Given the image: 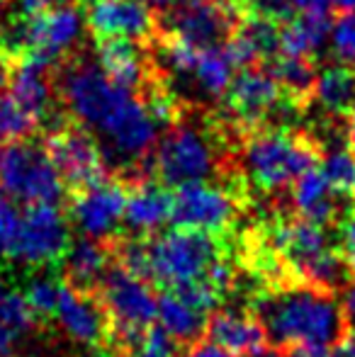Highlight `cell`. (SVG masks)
Returning a JSON list of instances; mask_svg holds the SVG:
<instances>
[{
	"mask_svg": "<svg viewBox=\"0 0 355 357\" xmlns=\"http://www.w3.org/2000/svg\"><path fill=\"white\" fill-rule=\"evenodd\" d=\"M20 219L22 214L17 212L13 202L8 199V195L0 192V255L10 258L15 248V241H17L20 231Z\"/></svg>",
	"mask_w": 355,
	"mask_h": 357,
	"instance_id": "4dcf8cb0",
	"label": "cell"
},
{
	"mask_svg": "<svg viewBox=\"0 0 355 357\" xmlns=\"http://www.w3.org/2000/svg\"><path fill=\"white\" fill-rule=\"evenodd\" d=\"M8 5V0H0V15H3V8Z\"/></svg>",
	"mask_w": 355,
	"mask_h": 357,
	"instance_id": "ee69618b",
	"label": "cell"
},
{
	"mask_svg": "<svg viewBox=\"0 0 355 357\" xmlns=\"http://www.w3.org/2000/svg\"><path fill=\"white\" fill-rule=\"evenodd\" d=\"M71 245V221L59 204H27L20 219L17 241L10 260H20L32 268L56 265Z\"/></svg>",
	"mask_w": 355,
	"mask_h": 357,
	"instance_id": "9c48e42d",
	"label": "cell"
},
{
	"mask_svg": "<svg viewBox=\"0 0 355 357\" xmlns=\"http://www.w3.org/2000/svg\"><path fill=\"white\" fill-rule=\"evenodd\" d=\"M338 248L355 278V209L346 212L338 221Z\"/></svg>",
	"mask_w": 355,
	"mask_h": 357,
	"instance_id": "1f68e13d",
	"label": "cell"
},
{
	"mask_svg": "<svg viewBox=\"0 0 355 357\" xmlns=\"http://www.w3.org/2000/svg\"><path fill=\"white\" fill-rule=\"evenodd\" d=\"M180 343L166 333L161 326H151L144 331V335L127 350L122 357H180Z\"/></svg>",
	"mask_w": 355,
	"mask_h": 357,
	"instance_id": "83f0119b",
	"label": "cell"
},
{
	"mask_svg": "<svg viewBox=\"0 0 355 357\" xmlns=\"http://www.w3.org/2000/svg\"><path fill=\"white\" fill-rule=\"evenodd\" d=\"M168 291H173L180 301H185V304L192 306L195 311H199V314H204V316L212 314V311L219 306V301H222V291L209 282L207 278L180 282L176 287H171Z\"/></svg>",
	"mask_w": 355,
	"mask_h": 357,
	"instance_id": "484cf974",
	"label": "cell"
},
{
	"mask_svg": "<svg viewBox=\"0 0 355 357\" xmlns=\"http://www.w3.org/2000/svg\"><path fill=\"white\" fill-rule=\"evenodd\" d=\"M13 68H15V61L8 56V54L0 52V95L10 88V78H13Z\"/></svg>",
	"mask_w": 355,
	"mask_h": 357,
	"instance_id": "74e56055",
	"label": "cell"
},
{
	"mask_svg": "<svg viewBox=\"0 0 355 357\" xmlns=\"http://www.w3.org/2000/svg\"><path fill=\"white\" fill-rule=\"evenodd\" d=\"M263 66L278 80L285 98L292 100L299 107L309 109V105L314 102V95H317V80H319L317 56L278 54V56H273Z\"/></svg>",
	"mask_w": 355,
	"mask_h": 357,
	"instance_id": "d6986e66",
	"label": "cell"
},
{
	"mask_svg": "<svg viewBox=\"0 0 355 357\" xmlns=\"http://www.w3.org/2000/svg\"><path fill=\"white\" fill-rule=\"evenodd\" d=\"M282 98L278 80L270 75L263 63L248 68H239L232 85L224 93L222 107L236 119L243 132H256L263 129L273 112V107Z\"/></svg>",
	"mask_w": 355,
	"mask_h": 357,
	"instance_id": "7c38bea8",
	"label": "cell"
},
{
	"mask_svg": "<svg viewBox=\"0 0 355 357\" xmlns=\"http://www.w3.org/2000/svg\"><path fill=\"white\" fill-rule=\"evenodd\" d=\"M324 149L302 129H256L243 137L239 168L246 183L268 195L282 192L307 170L322 163Z\"/></svg>",
	"mask_w": 355,
	"mask_h": 357,
	"instance_id": "7a4b0ae2",
	"label": "cell"
},
{
	"mask_svg": "<svg viewBox=\"0 0 355 357\" xmlns=\"http://www.w3.org/2000/svg\"><path fill=\"white\" fill-rule=\"evenodd\" d=\"M319 170L324 173L326 183L338 197L355 202V153L351 144H336L324 151Z\"/></svg>",
	"mask_w": 355,
	"mask_h": 357,
	"instance_id": "cb8c5ba5",
	"label": "cell"
},
{
	"mask_svg": "<svg viewBox=\"0 0 355 357\" xmlns=\"http://www.w3.org/2000/svg\"><path fill=\"white\" fill-rule=\"evenodd\" d=\"M42 139L63 185H66V192L90 188V185L112 175L98 137L83 124H78L73 117L54 132L42 134Z\"/></svg>",
	"mask_w": 355,
	"mask_h": 357,
	"instance_id": "ba28073f",
	"label": "cell"
},
{
	"mask_svg": "<svg viewBox=\"0 0 355 357\" xmlns=\"http://www.w3.org/2000/svg\"><path fill=\"white\" fill-rule=\"evenodd\" d=\"M151 250V282L161 287H176L180 282L204 278L209 265L227 250L222 238L204 231L176 229L149 238Z\"/></svg>",
	"mask_w": 355,
	"mask_h": 357,
	"instance_id": "8992f818",
	"label": "cell"
},
{
	"mask_svg": "<svg viewBox=\"0 0 355 357\" xmlns=\"http://www.w3.org/2000/svg\"><path fill=\"white\" fill-rule=\"evenodd\" d=\"M0 192L24 204H59L66 195L42 134L0 144Z\"/></svg>",
	"mask_w": 355,
	"mask_h": 357,
	"instance_id": "5b68a950",
	"label": "cell"
},
{
	"mask_svg": "<svg viewBox=\"0 0 355 357\" xmlns=\"http://www.w3.org/2000/svg\"><path fill=\"white\" fill-rule=\"evenodd\" d=\"M56 321L73 343L88 345L95 350H107L112 321L95 289H78V287L63 282L61 291H59Z\"/></svg>",
	"mask_w": 355,
	"mask_h": 357,
	"instance_id": "4fadbf2b",
	"label": "cell"
},
{
	"mask_svg": "<svg viewBox=\"0 0 355 357\" xmlns=\"http://www.w3.org/2000/svg\"><path fill=\"white\" fill-rule=\"evenodd\" d=\"M17 335H15V331L10 328L8 324H5L3 314H0V357H10L13 355V348L15 343H17Z\"/></svg>",
	"mask_w": 355,
	"mask_h": 357,
	"instance_id": "8d00e7d4",
	"label": "cell"
},
{
	"mask_svg": "<svg viewBox=\"0 0 355 357\" xmlns=\"http://www.w3.org/2000/svg\"><path fill=\"white\" fill-rule=\"evenodd\" d=\"M341 309L343 321H346V331H355V278H351V282L343 287Z\"/></svg>",
	"mask_w": 355,
	"mask_h": 357,
	"instance_id": "d590c367",
	"label": "cell"
},
{
	"mask_svg": "<svg viewBox=\"0 0 355 357\" xmlns=\"http://www.w3.org/2000/svg\"><path fill=\"white\" fill-rule=\"evenodd\" d=\"M348 144H351V149L355 153V109L351 112V117H348Z\"/></svg>",
	"mask_w": 355,
	"mask_h": 357,
	"instance_id": "b9f144b4",
	"label": "cell"
},
{
	"mask_svg": "<svg viewBox=\"0 0 355 357\" xmlns=\"http://www.w3.org/2000/svg\"><path fill=\"white\" fill-rule=\"evenodd\" d=\"M10 15H20V17H39V15L49 13L56 5L66 3V0H8Z\"/></svg>",
	"mask_w": 355,
	"mask_h": 357,
	"instance_id": "d6a6232c",
	"label": "cell"
},
{
	"mask_svg": "<svg viewBox=\"0 0 355 357\" xmlns=\"http://www.w3.org/2000/svg\"><path fill=\"white\" fill-rule=\"evenodd\" d=\"M236 5V10L241 13V17H263V20H273L280 27L289 24L297 13H294L292 0H232Z\"/></svg>",
	"mask_w": 355,
	"mask_h": 357,
	"instance_id": "f1b7e54d",
	"label": "cell"
},
{
	"mask_svg": "<svg viewBox=\"0 0 355 357\" xmlns=\"http://www.w3.org/2000/svg\"><path fill=\"white\" fill-rule=\"evenodd\" d=\"M98 296L105 304L112 321V335H109L107 350L112 357H122L144 335V331L151 328L158 316V299L146 280L127 273L112 263L105 270L103 280L98 284Z\"/></svg>",
	"mask_w": 355,
	"mask_h": 357,
	"instance_id": "277c9868",
	"label": "cell"
},
{
	"mask_svg": "<svg viewBox=\"0 0 355 357\" xmlns=\"http://www.w3.org/2000/svg\"><path fill=\"white\" fill-rule=\"evenodd\" d=\"M180 357H236L234 353H229V350H224L222 345L212 343V340H195V343L188 345V350H185Z\"/></svg>",
	"mask_w": 355,
	"mask_h": 357,
	"instance_id": "e575fe53",
	"label": "cell"
},
{
	"mask_svg": "<svg viewBox=\"0 0 355 357\" xmlns=\"http://www.w3.org/2000/svg\"><path fill=\"white\" fill-rule=\"evenodd\" d=\"M59 291H61V284L54 282L52 278H34L32 282L27 284L24 299L32 306V311L37 314L39 321H47V319H52V314H56Z\"/></svg>",
	"mask_w": 355,
	"mask_h": 357,
	"instance_id": "f546056e",
	"label": "cell"
},
{
	"mask_svg": "<svg viewBox=\"0 0 355 357\" xmlns=\"http://www.w3.org/2000/svg\"><path fill=\"white\" fill-rule=\"evenodd\" d=\"M95 59L112 83L142 93L144 85L156 73L151 42H134V39H105L95 42Z\"/></svg>",
	"mask_w": 355,
	"mask_h": 357,
	"instance_id": "5bb4252c",
	"label": "cell"
},
{
	"mask_svg": "<svg viewBox=\"0 0 355 357\" xmlns=\"http://www.w3.org/2000/svg\"><path fill=\"white\" fill-rule=\"evenodd\" d=\"M241 13L232 0H180L156 10V34L178 37L197 49H217L232 39Z\"/></svg>",
	"mask_w": 355,
	"mask_h": 357,
	"instance_id": "52a82bcc",
	"label": "cell"
},
{
	"mask_svg": "<svg viewBox=\"0 0 355 357\" xmlns=\"http://www.w3.org/2000/svg\"><path fill=\"white\" fill-rule=\"evenodd\" d=\"M248 202V183L241 168L232 170L217 185L188 183L180 185L173 195V224L178 229L204 231L224 236L241 216Z\"/></svg>",
	"mask_w": 355,
	"mask_h": 357,
	"instance_id": "3957f363",
	"label": "cell"
},
{
	"mask_svg": "<svg viewBox=\"0 0 355 357\" xmlns=\"http://www.w3.org/2000/svg\"><path fill=\"white\" fill-rule=\"evenodd\" d=\"M5 296V282H3V273H0V299Z\"/></svg>",
	"mask_w": 355,
	"mask_h": 357,
	"instance_id": "7bdbcfd3",
	"label": "cell"
},
{
	"mask_svg": "<svg viewBox=\"0 0 355 357\" xmlns=\"http://www.w3.org/2000/svg\"><path fill=\"white\" fill-rule=\"evenodd\" d=\"M289 197H292L294 214L314 221V224L333 226L343 216L338 195L331 190V185L326 183L319 168H312L304 175H299L289 188Z\"/></svg>",
	"mask_w": 355,
	"mask_h": 357,
	"instance_id": "e0dca14e",
	"label": "cell"
},
{
	"mask_svg": "<svg viewBox=\"0 0 355 357\" xmlns=\"http://www.w3.org/2000/svg\"><path fill=\"white\" fill-rule=\"evenodd\" d=\"M338 357H355V331H346L336 343Z\"/></svg>",
	"mask_w": 355,
	"mask_h": 357,
	"instance_id": "f35d334b",
	"label": "cell"
},
{
	"mask_svg": "<svg viewBox=\"0 0 355 357\" xmlns=\"http://www.w3.org/2000/svg\"><path fill=\"white\" fill-rule=\"evenodd\" d=\"M173 214V195L156 178L129 185L124 204V226L137 236H151Z\"/></svg>",
	"mask_w": 355,
	"mask_h": 357,
	"instance_id": "9a60e30c",
	"label": "cell"
},
{
	"mask_svg": "<svg viewBox=\"0 0 355 357\" xmlns=\"http://www.w3.org/2000/svg\"><path fill=\"white\" fill-rule=\"evenodd\" d=\"M81 8L88 37H93V42H105V39L153 42L158 32L156 10L144 0H88Z\"/></svg>",
	"mask_w": 355,
	"mask_h": 357,
	"instance_id": "8fae6325",
	"label": "cell"
},
{
	"mask_svg": "<svg viewBox=\"0 0 355 357\" xmlns=\"http://www.w3.org/2000/svg\"><path fill=\"white\" fill-rule=\"evenodd\" d=\"M280 357H338L336 345H287V348H280Z\"/></svg>",
	"mask_w": 355,
	"mask_h": 357,
	"instance_id": "836d02e7",
	"label": "cell"
},
{
	"mask_svg": "<svg viewBox=\"0 0 355 357\" xmlns=\"http://www.w3.org/2000/svg\"><path fill=\"white\" fill-rule=\"evenodd\" d=\"M292 5L299 10H331L333 13V0H292Z\"/></svg>",
	"mask_w": 355,
	"mask_h": 357,
	"instance_id": "ab89813d",
	"label": "cell"
},
{
	"mask_svg": "<svg viewBox=\"0 0 355 357\" xmlns=\"http://www.w3.org/2000/svg\"><path fill=\"white\" fill-rule=\"evenodd\" d=\"M248 311L261 321L273 345H336L346 333L341 301L336 291L309 284L304 280H285L261 289Z\"/></svg>",
	"mask_w": 355,
	"mask_h": 357,
	"instance_id": "6da1fadb",
	"label": "cell"
},
{
	"mask_svg": "<svg viewBox=\"0 0 355 357\" xmlns=\"http://www.w3.org/2000/svg\"><path fill=\"white\" fill-rule=\"evenodd\" d=\"M204 338L222 345L224 350H229L236 357H246L248 353L261 348V345L270 343L266 328H263L261 321L251 311L248 314L214 311L207 319V326H204Z\"/></svg>",
	"mask_w": 355,
	"mask_h": 357,
	"instance_id": "2e32d148",
	"label": "cell"
},
{
	"mask_svg": "<svg viewBox=\"0 0 355 357\" xmlns=\"http://www.w3.org/2000/svg\"><path fill=\"white\" fill-rule=\"evenodd\" d=\"M129 185L119 175H107L90 188L68 192V216L83 231V236L109 241L117 236L124 221Z\"/></svg>",
	"mask_w": 355,
	"mask_h": 357,
	"instance_id": "30bf717a",
	"label": "cell"
},
{
	"mask_svg": "<svg viewBox=\"0 0 355 357\" xmlns=\"http://www.w3.org/2000/svg\"><path fill=\"white\" fill-rule=\"evenodd\" d=\"M331 10H302V15L280 29V54L289 56H314L331 34Z\"/></svg>",
	"mask_w": 355,
	"mask_h": 357,
	"instance_id": "ffe728a7",
	"label": "cell"
},
{
	"mask_svg": "<svg viewBox=\"0 0 355 357\" xmlns=\"http://www.w3.org/2000/svg\"><path fill=\"white\" fill-rule=\"evenodd\" d=\"M314 102L331 117L348 119L355 109V66L331 63L319 73Z\"/></svg>",
	"mask_w": 355,
	"mask_h": 357,
	"instance_id": "44dd1931",
	"label": "cell"
},
{
	"mask_svg": "<svg viewBox=\"0 0 355 357\" xmlns=\"http://www.w3.org/2000/svg\"><path fill=\"white\" fill-rule=\"evenodd\" d=\"M333 13H355V0H333Z\"/></svg>",
	"mask_w": 355,
	"mask_h": 357,
	"instance_id": "60d3db41",
	"label": "cell"
},
{
	"mask_svg": "<svg viewBox=\"0 0 355 357\" xmlns=\"http://www.w3.org/2000/svg\"><path fill=\"white\" fill-rule=\"evenodd\" d=\"M156 319L161 321V328L166 331L171 338H176L180 345H190V343H195V340H199L204 335V326H207L204 314H199L192 306L180 301L178 296L168 289L158 296Z\"/></svg>",
	"mask_w": 355,
	"mask_h": 357,
	"instance_id": "7402d4cb",
	"label": "cell"
},
{
	"mask_svg": "<svg viewBox=\"0 0 355 357\" xmlns=\"http://www.w3.org/2000/svg\"><path fill=\"white\" fill-rule=\"evenodd\" d=\"M61 263H63V278H66L68 284L78 287V289L93 291L98 289L105 270L112 265L109 243L107 241L83 236L78 241H71Z\"/></svg>",
	"mask_w": 355,
	"mask_h": 357,
	"instance_id": "ac0fdd59",
	"label": "cell"
},
{
	"mask_svg": "<svg viewBox=\"0 0 355 357\" xmlns=\"http://www.w3.org/2000/svg\"><path fill=\"white\" fill-rule=\"evenodd\" d=\"M333 63L355 66V13H336L331 24Z\"/></svg>",
	"mask_w": 355,
	"mask_h": 357,
	"instance_id": "4316f807",
	"label": "cell"
},
{
	"mask_svg": "<svg viewBox=\"0 0 355 357\" xmlns=\"http://www.w3.org/2000/svg\"><path fill=\"white\" fill-rule=\"evenodd\" d=\"M234 75H236V66L232 63V59L227 56L224 47L217 49H202L195 63V71L190 78L195 80L199 90H202L207 98L222 100L224 93L232 85Z\"/></svg>",
	"mask_w": 355,
	"mask_h": 357,
	"instance_id": "603a6c76",
	"label": "cell"
},
{
	"mask_svg": "<svg viewBox=\"0 0 355 357\" xmlns=\"http://www.w3.org/2000/svg\"><path fill=\"white\" fill-rule=\"evenodd\" d=\"M34 134H39L37 119L24 112L10 93L0 95V144L17 142V139H27Z\"/></svg>",
	"mask_w": 355,
	"mask_h": 357,
	"instance_id": "d4e9b609",
	"label": "cell"
}]
</instances>
